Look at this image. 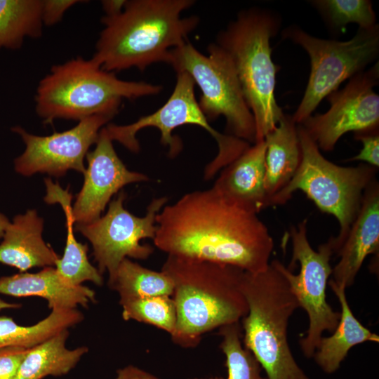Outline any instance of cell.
Segmentation results:
<instances>
[{
	"label": "cell",
	"mask_w": 379,
	"mask_h": 379,
	"mask_svg": "<svg viewBox=\"0 0 379 379\" xmlns=\"http://www.w3.org/2000/svg\"><path fill=\"white\" fill-rule=\"evenodd\" d=\"M20 306L19 304L7 302L0 299V310L4 309H17L20 307Z\"/></svg>",
	"instance_id": "cell-35"
},
{
	"label": "cell",
	"mask_w": 379,
	"mask_h": 379,
	"mask_svg": "<svg viewBox=\"0 0 379 379\" xmlns=\"http://www.w3.org/2000/svg\"><path fill=\"white\" fill-rule=\"evenodd\" d=\"M311 4L319 11L326 24L335 32H341L350 23L360 29L375 26L376 15L368 0H316Z\"/></svg>",
	"instance_id": "cell-27"
},
{
	"label": "cell",
	"mask_w": 379,
	"mask_h": 379,
	"mask_svg": "<svg viewBox=\"0 0 379 379\" xmlns=\"http://www.w3.org/2000/svg\"><path fill=\"white\" fill-rule=\"evenodd\" d=\"M8 218L0 213V239L4 237L5 231L10 223Z\"/></svg>",
	"instance_id": "cell-34"
},
{
	"label": "cell",
	"mask_w": 379,
	"mask_h": 379,
	"mask_svg": "<svg viewBox=\"0 0 379 379\" xmlns=\"http://www.w3.org/2000/svg\"><path fill=\"white\" fill-rule=\"evenodd\" d=\"M265 188L269 201L291 180L301 160L298 125L291 115L285 114L277 126L264 138Z\"/></svg>",
	"instance_id": "cell-20"
},
{
	"label": "cell",
	"mask_w": 379,
	"mask_h": 379,
	"mask_svg": "<svg viewBox=\"0 0 379 379\" xmlns=\"http://www.w3.org/2000/svg\"><path fill=\"white\" fill-rule=\"evenodd\" d=\"M301 160L296 173L269 206L283 205L300 190L323 213L332 215L340 225L337 237H331L334 254L344 241L357 217L364 193L375 180L378 168L366 164L344 167L326 159L301 125H298Z\"/></svg>",
	"instance_id": "cell-7"
},
{
	"label": "cell",
	"mask_w": 379,
	"mask_h": 379,
	"mask_svg": "<svg viewBox=\"0 0 379 379\" xmlns=\"http://www.w3.org/2000/svg\"><path fill=\"white\" fill-rule=\"evenodd\" d=\"M41 0H0V49H18L26 37L41 36Z\"/></svg>",
	"instance_id": "cell-23"
},
{
	"label": "cell",
	"mask_w": 379,
	"mask_h": 379,
	"mask_svg": "<svg viewBox=\"0 0 379 379\" xmlns=\"http://www.w3.org/2000/svg\"><path fill=\"white\" fill-rule=\"evenodd\" d=\"M115 379H159L157 377L132 365L117 371Z\"/></svg>",
	"instance_id": "cell-32"
},
{
	"label": "cell",
	"mask_w": 379,
	"mask_h": 379,
	"mask_svg": "<svg viewBox=\"0 0 379 379\" xmlns=\"http://www.w3.org/2000/svg\"><path fill=\"white\" fill-rule=\"evenodd\" d=\"M153 242L168 255L213 262L251 273L266 270L274 240L258 213L213 186L163 206Z\"/></svg>",
	"instance_id": "cell-1"
},
{
	"label": "cell",
	"mask_w": 379,
	"mask_h": 379,
	"mask_svg": "<svg viewBox=\"0 0 379 379\" xmlns=\"http://www.w3.org/2000/svg\"><path fill=\"white\" fill-rule=\"evenodd\" d=\"M281 265L274 260L263 272L244 271L241 291L248 310L241 320L242 342L267 379H310L295 361L288 345V321L300 306Z\"/></svg>",
	"instance_id": "cell-4"
},
{
	"label": "cell",
	"mask_w": 379,
	"mask_h": 379,
	"mask_svg": "<svg viewBox=\"0 0 379 379\" xmlns=\"http://www.w3.org/2000/svg\"><path fill=\"white\" fill-rule=\"evenodd\" d=\"M176 82L167 101L154 112L140 117L127 125L109 124L105 126L112 141H117L132 152L138 153L140 143L136 138L139 131L147 127L157 128L161 134V143L168 147V154L174 157L179 154L182 145L173 131L187 124L197 125L207 131L218 145L217 156L227 158L236 154L243 141L215 131L201 112L194 95L195 84L185 72H176Z\"/></svg>",
	"instance_id": "cell-12"
},
{
	"label": "cell",
	"mask_w": 379,
	"mask_h": 379,
	"mask_svg": "<svg viewBox=\"0 0 379 379\" xmlns=\"http://www.w3.org/2000/svg\"><path fill=\"white\" fill-rule=\"evenodd\" d=\"M378 81L377 62L350 78L343 88L329 94L330 107L325 113L312 114L300 124L320 150L332 151L348 132L378 130L379 96L373 90Z\"/></svg>",
	"instance_id": "cell-13"
},
{
	"label": "cell",
	"mask_w": 379,
	"mask_h": 379,
	"mask_svg": "<svg viewBox=\"0 0 379 379\" xmlns=\"http://www.w3.org/2000/svg\"><path fill=\"white\" fill-rule=\"evenodd\" d=\"M200 53L190 42L170 51L166 64L176 72L187 73L201 93L199 107L208 121L226 120V131L248 143H255V120L244 97L231 58L216 43Z\"/></svg>",
	"instance_id": "cell-8"
},
{
	"label": "cell",
	"mask_w": 379,
	"mask_h": 379,
	"mask_svg": "<svg viewBox=\"0 0 379 379\" xmlns=\"http://www.w3.org/2000/svg\"><path fill=\"white\" fill-rule=\"evenodd\" d=\"M162 86L121 80L92 58L71 59L52 67L39 83L36 114L46 124L56 119L80 121L103 113L117 114L123 99L159 94Z\"/></svg>",
	"instance_id": "cell-6"
},
{
	"label": "cell",
	"mask_w": 379,
	"mask_h": 379,
	"mask_svg": "<svg viewBox=\"0 0 379 379\" xmlns=\"http://www.w3.org/2000/svg\"><path fill=\"white\" fill-rule=\"evenodd\" d=\"M112 142L104 126L100 131L95 149L86 154L84 182L72 207L76 225L99 218L112 196L124 186L149 179L145 174L128 170L117 155Z\"/></svg>",
	"instance_id": "cell-15"
},
{
	"label": "cell",
	"mask_w": 379,
	"mask_h": 379,
	"mask_svg": "<svg viewBox=\"0 0 379 379\" xmlns=\"http://www.w3.org/2000/svg\"><path fill=\"white\" fill-rule=\"evenodd\" d=\"M284 39L301 46L310 60V73L303 97L293 115L297 125L310 117L320 102L347 79L361 72L379 55V26L359 28L347 41L315 37L297 25L282 32Z\"/></svg>",
	"instance_id": "cell-9"
},
{
	"label": "cell",
	"mask_w": 379,
	"mask_h": 379,
	"mask_svg": "<svg viewBox=\"0 0 379 379\" xmlns=\"http://www.w3.org/2000/svg\"><path fill=\"white\" fill-rule=\"evenodd\" d=\"M126 194L121 192L109 204L106 213L88 224L76 225V230L91 242L98 270L107 271L109 279L114 275L124 258L144 260L149 257L154 248L140 241L154 239L157 230L156 218L166 204L165 197L154 199L142 217L131 213L124 206Z\"/></svg>",
	"instance_id": "cell-11"
},
{
	"label": "cell",
	"mask_w": 379,
	"mask_h": 379,
	"mask_svg": "<svg viewBox=\"0 0 379 379\" xmlns=\"http://www.w3.org/2000/svg\"><path fill=\"white\" fill-rule=\"evenodd\" d=\"M29 349L20 347L0 348V379H14Z\"/></svg>",
	"instance_id": "cell-30"
},
{
	"label": "cell",
	"mask_w": 379,
	"mask_h": 379,
	"mask_svg": "<svg viewBox=\"0 0 379 379\" xmlns=\"http://www.w3.org/2000/svg\"><path fill=\"white\" fill-rule=\"evenodd\" d=\"M265 150L264 140L250 145L222 168L213 187L227 199L257 213L268 207Z\"/></svg>",
	"instance_id": "cell-17"
},
{
	"label": "cell",
	"mask_w": 379,
	"mask_h": 379,
	"mask_svg": "<svg viewBox=\"0 0 379 379\" xmlns=\"http://www.w3.org/2000/svg\"><path fill=\"white\" fill-rule=\"evenodd\" d=\"M354 138L361 142V151L348 161H361L371 166L379 167L378 130L354 133Z\"/></svg>",
	"instance_id": "cell-29"
},
{
	"label": "cell",
	"mask_w": 379,
	"mask_h": 379,
	"mask_svg": "<svg viewBox=\"0 0 379 379\" xmlns=\"http://www.w3.org/2000/svg\"><path fill=\"white\" fill-rule=\"evenodd\" d=\"M80 2L82 1L43 0L42 21L44 25L51 26L58 23L67 9Z\"/></svg>",
	"instance_id": "cell-31"
},
{
	"label": "cell",
	"mask_w": 379,
	"mask_h": 379,
	"mask_svg": "<svg viewBox=\"0 0 379 379\" xmlns=\"http://www.w3.org/2000/svg\"><path fill=\"white\" fill-rule=\"evenodd\" d=\"M161 271L173 282L175 344L194 347L205 333L240 322L248 310L241 291L244 270L228 265L168 255Z\"/></svg>",
	"instance_id": "cell-3"
},
{
	"label": "cell",
	"mask_w": 379,
	"mask_h": 379,
	"mask_svg": "<svg viewBox=\"0 0 379 379\" xmlns=\"http://www.w3.org/2000/svg\"><path fill=\"white\" fill-rule=\"evenodd\" d=\"M328 284L336 295L341 311L339 322L331 335L321 338L313 358L326 373L336 371L352 347L366 342H379V336L365 327L353 314L347 302L345 288L332 279Z\"/></svg>",
	"instance_id": "cell-21"
},
{
	"label": "cell",
	"mask_w": 379,
	"mask_h": 379,
	"mask_svg": "<svg viewBox=\"0 0 379 379\" xmlns=\"http://www.w3.org/2000/svg\"><path fill=\"white\" fill-rule=\"evenodd\" d=\"M379 249V184L375 179L366 189L359 211L336 251L339 258L332 270L334 283L350 287L368 255Z\"/></svg>",
	"instance_id": "cell-16"
},
{
	"label": "cell",
	"mask_w": 379,
	"mask_h": 379,
	"mask_svg": "<svg viewBox=\"0 0 379 379\" xmlns=\"http://www.w3.org/2000/svg\"><path fill=\"white\" fill-rule=\"evenodd\" d=\"M82 319V314L75 309L53 310L46 318L30 326L18 325L11 317H0V348H32Z\"/></svg>",
	"instance_id": "cell-24"
},
{
	"label": "cell",
	"mask_w": 379,
	"mask_h": 379,
	"mask_svg": "<svg viewBox=\"0 0 379 379\" xmlns=\"http://www.w3.org/2000/svg\"><path fill=\"white\" fill-rule=\"evenodd\" d=\"M281 26L279 15L270 10L250 8L219 32L216 43L233 62L246 102L255 124V142L279 124L284 113L275 98L279 69L272 58L270 39Z\"/></svg>",
	"instance_id": "cell-5"
},
{
	"label": "cell",
	"mask_w": 379,
	"mask_h": 379,
	"mask_svg": "<svg viewBox=\"0 0 379 379\" xmlns=\"http://www.w3.org/2000/svg\"><path fill=\"white\" fill-rule=\"evenodd\" d=\"M124 320L146 323L170 335L176 324V309L172 296L159 295L119 300Z\"/></svg>",
	"instance_id": "cell-28"
},
{
	"label": "cell",
	"mask_w": 379,
	"mask_h": 379,
	"mask_svg": "<svg viewBox=\"0 0 379 379\" xmlns=\"http://www.w3.org/2000/svg\"><path fill=\"white\" fill-rule=\"evenodd\" d=\"M0 293L14 297L38 296L48 301L53 310H72L86 307L95 301L93 290L68 284L56 269L46 267L36 273H19L0 278Z\"/></svg>",
	"instance_id": "cell-19"
},
{
	"label": "cell",
	"mask_w": 379,
	"mask_h": 379,
	"mask_svg": "<svg viewBox=\"0 0 379 379\" xmlns=\"http://www.w3.org/2000/svg\"><path fill=\"white\" fill-rule=\"evenodd\" d=\"M194 0H126L118 13L105 15L92 59L102 69L144 71L166 62L171 50L186 43L198 26L197 15L182 17Z\"/></svg>",
	"instance_id": "cell-2"
},
{
	"label": "cell",
	"mask_w": 379,
	"mask_h": 379,
	"mask_svg": "<svg viewBox=\"0 0 379 379\" xmlns=\"http://www.w3.org/2000/svg\"><path fill=\"white\" fill-rule=\"evenodd\" d=\"M43 219L35 210L15 215L0 244V263L25 272L35 267H51L59 259L43 238Z\"/></svg>",
	"instance_id": "cell-18"
},
{
	"label": "cell",
	"mask_w": 379,
	"mask_h": 379,
	"mask_svg": "<svg viewBox=\"0 0 379 379\" xmlns=\"http://www.w3.org/2000/svg\"><path fill=\"white\" fill-rule=\"evenodd\" d=\"M115 115H93L79 121L71 129L47 136L35 135L21 126H13L11 131L25 145L23 153L14 160L15 171L25 176L46 173L58 178L70 169L84 174V161L90 147L95 144L101 128Z\"/></svg>",
	"instance_id": "cell-14"
},
{
	"label": "cell",
	"mask_w": 379,
	"mask_h": 379,
	"mask_svg": "<svg viewBox=\"0 0 379 379\" xmlns=\"http://www.w3.org/2000/svg\"><path fill=\"white\" fill-rule=\"evenodd\" d=\"M68 335V330L65 329L30 348L14 379H42L69 373L88 352V348L67 349L65 343Z\"/></svg>",
	"instance_id": "cell-22"
},
{
	"label": "cell",
	"mask_w": 379,
	"mask_h": 379,
	"mask_svg": "<svg viewBox=\"0 0 379 379\" xmlns=\"http://www.w3.org/2000/svg\"><path fill=\"white\" fill-rule=\"evenodd\" d=\"M307 220L305 219L290 228L292 258L290 267L299 262L298 274L282 262L281 270L300 307L307 313L308 328L299 340L302 354L312 358L324 331L333 332L338 326L340 313L333 310L326 300V287L333 268L330 261L334 255L330 238L314 250L307 236Z\"/></svg>",
	"instance_id": "cell-10"
},
{
	"label": "cell",
	"mask_w": 379,
	"mask_h": 379,
	"mask_svg": "<svg viewBox=\"0 0 379 379\" xmlns=\"http://www.w3.org/2000/svg\"><path fill=\"white\" fill-rule=\"evenodd\" d=\"M109 286L117 291L120 300L173 293V282L163 271L149 270L124 258L118 266Z\"/></svg>",
	"instance_id": "cell-25"
},
{
	"label": "cell",
	"mask_w": 379,
	"mask_h": 379,
	"mask_svg": "<svg viewBox=\"0 0 379 379\" xmlns=\"http://www.w3.org/2000/svg\"><path fill=\"white\" fill-rule=\"evenodd\" d=\"M220 348L225 356L226 379H267L262 375V367L241 340L240 322L219 328Z\"/></svg>",
	"instance_id": "cell-26"
},
{
	"label": "cell",
	"mask_w": 379,
	"mask_h": 379,
	"mask_svg": "<svg viewBox=\"0 0 379 379\" xmlns=\"http://www.w3.org/2000/svg\"><path fill=\"white\" fill-rule=\"evenodd\" d=\"M126 0L102 1L105 15H112L119 13L124 8Z\"/></svg>",
	"instance_id": "cell-33"
}]
</instances>
